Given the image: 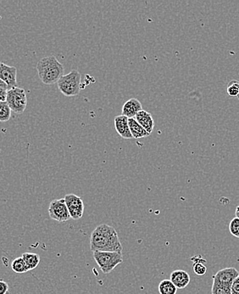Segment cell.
Here are the masks:
<instances>
[{
    "label": "cell",
    "mask_w": 239,
    "mask_h": 294,
    "mask_svg": "<svg viewBox=\"0 0 239 294\" xmlns=\"http://www.w3.org/2000/svg\"><path fill=\"white\" fill-rule=\"evenodd\" d=\"M37 70L39 79L46 85L58 83L59 80L65 75L63 65L54 56L41 59L37 65Z\"/></svg>",
    "instance_id": "cell-2"
},
{
    "label": "cell",
    "mask_w": 239,
    "mask_h": 294,
    "mask_svg": "<svg viewBox=\"0 0 239 294\" xmlns=\"http://www.w3.org/2000/svg\"><path fill=\"white\" fill-rule=\"evenodd\" d=\"M231 292L232 294H239V277L234 280L232 282V287H231Z\"/></svg>",
    "instance_id": "cell-24"
},
{
    "label": "cell",
    "mask_w": 239,
    "mask_h": 294,
    "mask_svg": "<svg viewBox=\"0 0 239 294\" xmlns=\"http://www.w3.org/2000/svg\"><path fill=\"white\" fill-rule=\"evenodd\" d=\"M192 261L194 262V264L195 263H203V264H206V260L203 259V257L201 255H197V256L192 257Z\"/></svg>",
    "instance_id": "cell-26"
},
{
    "label": "cell",
    "mask_w": 239,
    "mask_h": 294,
    "mask_svg": "<svg viewBox=\"0 0 239 294\" xmlns=\"http://www.w3.org/2000/svg\"><path fill=\"white\" fill-rule=\"evenodd\" d=\"M115 127L119 135L125 139H131V135L130 127H129V118L126 116L121 115V116H116L115 120Z\"/></svg>",
    "instance_id": "cell-10"
},
{
    "label": "cell",
    "mask_w": 239,
    "mask_h": 294,
    "mask_svg": "<svg viewBox=\"0 0 239 294\" xmlns=\"http://www.w3.org/2000/svg\"><path fill=\"white\" fill-rule=\"evenodd\" d=\"M235 216H236V217L239 219V205L237 208H236V210H235Z\"/></svg>",
    "instance_id": "cell-27"
},
{
    "label": "cell",
    "mask_w": 239,
    "mask_h": 294,
    "mask_svg": "<svg viewBox=\"0 0 239 294\" xmlns=\"http://www.w3.org/2000/svg\"><path fill=\"white\" fill-rule=\"evenodd\" d=\"M8 86L4 81L0 80V102H6L7 100Z\"/></svg>",
    "instance_id": "cell-21"
},
{
    "label": "cell",
    "mask_w": 239,
    "mask_h": 294,
    "mask_svg": "<svg viewBox=\"0 0 239 294\" xmlns=\"http://www.w3.org/2000/svg\"><path fill=\"white\" fill-rule=\"evenodd\" d=\"M0 80L6 83L9 91L17 88V70L15 66L0 64Z\"/></svg>",
    "instance_id": "cell-9"
},
{
    "label": "cell",
    "mask_w": 239,
    "mask_h": 294,
    "mask_svg": "<svg viewBox=\"0 0 239 294\" xmlns=\"http://www.w3.org/2000/svg\"><path fill=\"white\" fill-rule=\"evenodd\" d=\"M237 98H238V99H239V94H238V96H237Z\"/></svg>",
    "instance_id": "cell-28"
},
{
    "label": "cell",
    "mask_w": 239,
    "mask_h": 294,
    "mask_svg": "<svg viewBox=\"0 0 239 294\" xmlns=\"http://www.w3.org/2000/svg\"><path fill=\"white\" fill-rule=\"evenodd\" d=\"M11 268H12L13 272H15V273H19V274L25 273V272L30 271L22 257H18L16 259H14L12 264H11Z\"/></svg>",
    "instance_id": "cell-17"
},
{
    "label": "cell",
    "mask_w": 239,
    "mask_h": 294,
    "mask_svg": "<svg viewBox=\"0 0 239 294\" xmlns=\"http://www.w3.org/2000/svg\"><path fill=\"white\" fill-rule=\"evenodd\" d=\"M135 119L149 134L152 133L154 128V121L152 117L151 114L143 110L138 113V115L135 116Z\"/></svg>",
    "instance_id": "cell-13"
},
{
    "label": "cell",
    "mask_w": 239,
    "mask_h": 294,
    "mask_svg": "<svg viewBox=\"0 0 239 294\" xmlns=\"http://www.w3.org/2000/svg\"><path fill=\"white\" fill-rule=\"evenodd\" d=\"M170 280L177 287V289H183L190 283V276L183 270H176L171 272Z\"/></svg>",
    "instance_id": "cell-11"
},
{
    "label": "cell",
    "mask_w": 239,
    "mask_h": 294,
    "mask_svg": "<svg viewBox=\"0 0 239 294\" xmlns=\"http://www.w3.org/2000/svg\"><path fill=\"white\" fill-rule=\"evenodd\" d=\"M93 259L103 274L113 272L116 267L123 262L122 253L117 252H93Z\"/></svg>",
    "instance_id": "cell-3"
},
{
    "label": "cell",
    "mask_w": 239,
    "mask_h": 294,
    "mask_svg": "<svg viewBox=\"0 0 239 294\" xmlns=\"http://www.w3.org/2000/svg\"><path fill=\"white\" fill-rule=\"evenodd\" d=\"M6 102L11 109V111L16 114H22L28 105L25 91L19 87L13 88L8 92Z\"/></svg>",
    "instance_id": "cell-5"
},
{
    "label": "cell",
    "mask_w": 239,
    "mask_h": 294,
    "mask_svg": "<svg viewBox=\"0 0 239 294\" xmlns=\"http://www.w3.org/2000/svg\"><path fill=\"white\" fill-rule=\"evenodd\" d=\"M212 294H232L230 288H225V287H218L217 285L212 284Z\"/></svg>",
    "instance_id": "cell-23"
},
{
    "label": "cell",
    "mask_w": 239,
    "mask_h": 294,
    "mask_svg": "<svg viewBox=\"0 0 239 294\" xmlns=\"http://www.w3.org/2000/svg\"><path fill=\"white\" fill-rule=\"evenodd\" d=\"M21 257L25 260V264L30 271L37 268L40 262V256L34 253H24Z\"/></svg>",
    "instance_id": "cell-15"
},
{
    "label": "cell",
    "mask_w": 239,
    "mask_h": 294,
    "mask_svg": "<svg viewBox=\"0 0 239 294\" xmlns=\"http://www.w3.org/2000/svg\"><path fill=\"white\" fill-rule=\"evenodd\" d=\"M90 248L93 252L122 253V245L116 229L107 224L97 226L91 234Z\"/></svg>",
    "instance_id": "cell-1"
},
{
    "label": "cell",
    "mask_w": 239,
    "mask_h": 294,
    "mask_svg": "<svg viewBox=\"0 0 239 294\" xmlns=\"http://www.w3.org/2000/svg\"><path fill=\"white\" fill-rule=\"evenodd\" d=\"M11 109L7 102H0V121L6 122L11 117Z\"/></svg>",
    "instance_id": "cell-18"
},
{
    "label": "cell",
    "mask_w": 239,
    "mask_h": 294,
    "mask_svg": "<svg viewBox=\"0 0 239 294\" xmlns=\"http://www.w3.org/2000/svg\"><path fill=\"white\" fill-rule=\"evenodd\" d=\"M177 287L173 284L171 280H163L160 282V294H176Z\"/></svg>",
    "instance_id": "cell-16"
},
{
    "label": "cell",
    "mask_w": 239,
    "mask_h": 294,
    "mask_svg": "<svg viewBox=\"0 0 239 294\" xmlns=\"http://www.w3.org/2000/svg\"><path fill=\"white\" fill-rule=\"evenodd\" d=\"M129 127L134 139H139L149 137L150 134L136 121L135 118L129 119Z\"/></svg>",
    "instance_id": "cell-14"
},
{
    "label": "cell",
    "mask_w": 239,
    "mask_h": 294,
    "mask_svg": "<svg viewBox=\"0 0 239 294\" xmlns=\"http://www.w3.org/2000/svg\"><path fill=\"white\" fill-rule=\"evenodd\" d=\"M239 277V272L234 267H228L220 270L213 276V285L218 287L230 288L232 287V282Z\"/></svg>",
    "instance_id": "cell-7"
},
{
    "label": "cell",
    "mask_w": 239,
    "mask_h": 294,
    "mask_svg": "<svg viewBox=\"0 0 239 294\" xmlns=\"http://www.w3.org/2000/svg\"><path fill=\"white\" fill-rule=\"evenodd\" d=\"M9 291V285L7 282L0 281V294H7Z\"/></svg>",
    "instance_id": "cell-25"
},
{
    "label": "cell",
    "mask_w": 239,
    "mask_h": 294,
    "mask_svg": "<svg viewBox=\"0 0 239 294\" xmlns=\"http://www.w3.org/2000/svg\"><path fill=\"white\" fill-rule=\"evenodd\" d=\"M57 84L59 90L66 97L78 95L81 90V74L78 71L73 70L67 75H64Z\"/></svg>",
    "instance_id": "cell-4"
},
{
    "label": "cell",
    "mask_w": 239,
    "mask_h": 294,
    "mask_svg": "<svg viewBox=\"0 0 239 294\" xmlns=\"http://www.w3.org/2000/svg\"><path fill=\"white\" fill-rule=\"evenodd\" d=\"M194 272L198 276H204L207 272V267L203 263H195L194 264Z\"/></svg>",
    "instance_id": "cell-22"
},
{
    "label": "cell",
    "mask_w": 239,
    "mask_h": 294,
    "mask_svg": "<svg viewBox=\"0 0 239 294\" xmlns=\"http://www.w3.org/2000/svg\"><path fill=\"white\" fill-rule=\"evenodd\" d=\"M227 92L231 97H237L239 94V82L236 80L231 81L227 85Z\"/></svg>",
    "instance_id": "cell-19"
},
{
    "label": "cell",
    "mask_w": 239,
    "mask_h": 294,
    "mask_svg": "<svg viewBox=\"0 0 239 294\" xmlns=\"http://www.w3.org/2000/svg\"><path fill=\"white\" fill-rule=\"evenodd\" d=\"M48 215L51 219L58 222H66L71 219L65 199L51 201L48 206Z\"/></svg>",
    "instance_id": "cell-6"
},
{
    "label": "cell",
    "mask_w": 239,
    "mask_h": 294,
    "mask_svg": "<svg viewBox=\"0 0 239 294\" xmlns=\"http://www.w3.org/2000/svg\"><path fill=\"white\" fill-rule=\"evenodd\" d=\"M229 231L232 236L239 238V219L237 217L230 221Z\"/></svg>",
    "instance_id": "cell-20"
},
{
    "label": "cell",
    "mask_w": 239,
    "mask_h": 294,
    "mask_svg": "<svg viewBox=\"0 0 239 294\" xmlns=\"http://www.w3.org/2000/svg\"><path fill=\"white\" fill-rule=\"evenodd\" d=\"M141 111H143L141 102L137 98H131L124 103L121 115L128 117L129 119L135 118V116Z\"/></svg>",
    "instance_id": "cell-12"
},
{
    "label": "cell",
    "mask_w": 239,
    "mask_h": 294,
    "mask_svg": "<svg viewBox=\"0 0 239 294\" xmlns=\"http://www.w3.org/2000/svg\"><path fill=\"white\" fill-rule=\"evenodd\" d=\"M66 205L71 219L79 220L83 217L84 213V204L83 199L75 194H67L65 197Z\"/></svg>",
    "instance_id": "cell-8"
}]
</instances>
